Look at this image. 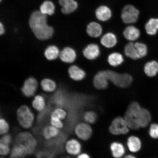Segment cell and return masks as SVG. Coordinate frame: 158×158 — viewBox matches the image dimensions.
Here are the masks:
<instances>
[{"label":"cell","instance_id":"1","mask_svg":"<svg viewBox=\"0 0 158 158\" xmlns=\"http://www.w3.org/2000/svg\"><path fill=\"white\" fill-rule=\"evenodd\" d=\"M28 24L33 34L39 40H48L54 35V27L48 24L47 15L39 10L35 11L31 14Z\"/></svg>","mask_w":158,"mask_h":158},{"label":"cell","instance_id":"2","mask_svg":"<svg viewBox=\"0 0 158 158\" xmlns=\"http://www.w3.org/2000/svg\"><path fill=\"white\" fill-rule=\"evenodd\" d=\"M106 71L109 80L118 87L127 88L133 82V77L128 73H118L109 70Z\"/></svg>","mask_w":158,"mask_h":158},{"label":"cell","instance_id":"3","mask_svg":"<svg viewBox=\"0 0 158 158\" xmlns=\"http://www.w3.org/2000/svg\"><path fill=\"white\" fill-rule=\"evenodd\" d=\"M141 108L139 103L136 102H131L128 106L124 118L130 129L138 130L140 128L138 123L137 115Z\"/></svg>","mask_w":158,"mask_h":158},{"label":"cell","instance_id":"4","mask_svg":"<svg viewBox=\"0 0 158 158\" xmlns=\"http://www.w3.org/2000/svg\"><path fill=\"white\" fill-rule=\"evenodd\" d=\"M18 120L23 128H30L34 122V115L30 109L26 105L19 107L17 111Z\"/></svg>","mask_w":158,"mask_h":158},{"label":"cell","instance_id":"5","mask_svg":"<svg viewBox=\"0 0 158 158\" xmlns=\"http://www.w3.org/2000/svg\"><path fill=\"white\" fill-rule=\"evenodd\" d=\"M129 129L124 118L120 116L114 118L109 128L110 134L115 135L127 134Z\"/></svg>","mask_w":158,"mask_h":158},{"label":"cell","instance_id":"6","mask_svg":"<svg viewBox=\"0 0 158 158\" xmlns=\"http://www.w3.org/2000/svg\"><path fill=\"white\" fill-rule=\"evenodd\" d=\"M17 144H22L26 148L28 155L34 152L37 145V142L32 135L28 132H23L18 135Z\"/></svg>","mask_w":158,"mask_h":158},{"label":"cell","instance_id":"7","mask_svg":"<svg viewBox=\"0 0 158 158\" xmlns=\"http://www.w3.org/2000/svg\"><path fill=\"white\" fill-rule=\"evenodd\" d=\"M39 85L38 81L33 77H30L25 80L21 92L23 95L27 98L33 97L36 94Z\"/></svg>","mask_w":158,"mask_h":158},{"label":"cell","instance_id":"8","mask_svg":"<svg viewBox=\"0 0 158 158\" xmlns=\"http://www.w3.org/2000/svg\"><path fill=\"white\" fill-rule=\"evenodd\" d=\"M139 14L138 10L134 6L128 5L125 6L122 10L121 19L126 24H132L138 21Z\"/></svg>","mask_w":158,"mask_h":158},{"label":"cell","instance_id":"9","mask_svg":"<svg viewBox=\"0 0 158 158\" xmlns=\"http://www.w3.org/2000/svg\"><path fill=\"white\" fill-rule=\"evenodd\" d=\"M109 82L106 70L99 71L97 73L94 75L93 82L95 88L102 90L108 87Z\"/></svg>","mask_w":158,"mask_h":158},{"label":"cell","instance_id":"10","mask_svg":"<svg viewBox=\"0 0 158 158\" xmlns=\"http://www.w3.org/2000/svg\"><path fill=\"white\" fill-rule=\"evenodd\" d=\"M82 53L85 58L88 60H94L100 56V49L97 44L90 43L84 47Z\"/></svg>","mask_w":158,"mask_h":158},{"label":"cell","instance_id":"11","mask_svg":"<svg viewBox=\"0 0 158 158\" xmlns=\"http://www.w3.org/2000/svg\"><path fill=\"white\" fill-rule=\"evenodd\" d=\"M75 133L81 139L87 141L91 137L93 130L89 124L81 123L78 124L75 127Z\"/></svg>","mask_w":158,"mask_h":158},{"label":"cell","instance_id":"12","mask_svg":"<svg viewBox=\"0 0 158 158\" xmlns=\"http://www.w3.org/2000/svg\"><path fill=\"white\" fill-rule=\"evenodd\" d=\"M77 56V54L74 49L66 47L60 51L59 58L63 62L72 64L76 60Z\"/></svg>","mask_w":158,"mask_h":158},{"label":"cell","instance_id":"13","mask_svg":"<svg viewBox=\"0 0 158 158\" xmlns=\"http://www.w3.org/2000/svg\"><path fill=\"white\" fill-rule=\"evenodd\" d=\"M68 72L70 78L76 81L83 80L86 76L84 69L76 64H72L69 68Z\"/></svg>","mask_w":158,"mask_h":158},{"label":"cell","instance_id":"14","mask_svg":"<svg viewBox=\"0 0 158 158\" xmlns=\"http://www.w3.org/2000/svg\"><path fill=\"white\" fill-rule=\"evenodd\" d=\"M152 120L151 113L147 109L141 108L138 112L137 121L140 128H145L149 125Z\"/></svg>","mask_w":158,"mask_h":158},{"label":"cell","instance_id":"15","mask_svg":"<svg viewBox=\"0 0 158 158\" xmlns=\"http://www.w3.org/2000/svg\"><path fill=\"white\" fill-rule=\"evenodd\" d=\"M59 5L62 7L61 11L65 15H69L77 9L78 4L75 0H59Z\"/></svg>","mask_w":158,"mask_h":158},{"label":"cell","instance_id":"16","mask_svg":"<svg viewBox=\"0 0 158 158\" xmlns=\"http://www.w3.org/2000/svg\"><path fill=\"white\" fill-rule=\"evenodd\" d=\"M123 35L124 38L129 42H134L139 38L141 32L137 27L130 25L124 29Z\"/></svg>","mask_w":158,"mask_h":158},{"label":"cell","instance_id":"17","mask_svg":"<svg viewBox=\"0 0 158 158\" xmlns=\"http://www.w3.org/2000/svg\"><path fill=\"white\" fill-rule=\"evenodd\" d=\"M100 41L101 44L105 48H112L117 44L118 39L114 33L108 32L102 37Z\"/></svg>","mask_w":158,"mask_h":158},{"label":"cell","instance_id":"18","mask_svg":"<svg viewBox=\"0 0 158 158\" xmlns=\"http://www.w3.org/2000/svg\"><path fill=\"white\" fill-rule=\"evenodd\" d=\"M86 32L89 36L92 38H98L102 34V28L99 23L92 22L89 23L87 26Z\"/></svg>","mask_w":158,"mask_h":158},{"label":"cell","instance_id":"19","mask_svg":"<svg viewBox=\"0 0 158 158\" xmlns=\"http://www.w3.org/2000/svg\"><path fill=\"white\" fill-rule=\"evenodd\" d=\"M65 148L67 152L72 155H79L82 149V146L80 142L74 139L67 142Z\"/></svg>","mask_w":158,"mask_h":158},{"label":"cell","instance_id":"20","mask_svg":"<svg viewBox=\"0 0 158 158\" xmlns=\"http://www.w3.org/2000/svg\"><path fill=\"white\" fill-rule=\"evenodd\" d=\"M95 14L97 18L102 22L108 21L112 17L111 10L105 6H102L98 7L96 10Z\"/></svg>","mask_w":158,"mask_h":158},{"label":"cell","instance_id":"21","mask_svg":"<svg viewBox=\"0 0 158 158\" xmlns=\"http://www.w3.org/2000/svg\"><path fill=\"white\" fill-rule=\"evenodd\" d=\"M127 144L128 149L133 153L139 152L142 147L141 139L139 137L135 135L130 136L128 138Z\"/></svg>","mask_w":158,"mask_h":158},{"label":"cell","instance_id":"22","mask_svg":"<svg viewBox=\"0 0 158 158\" xmlns=\"http://www.w3.org/2000/svg\"><path fill=\"white\" fill-rule=\"evenodd\" d=\"M110 149L112 156L114 158H121L125 153V148L123 144L114 142L110 144Z\"/></svg>","mask_w":158,"mask_h":158},{"label":"cell","instance_id":"23","mask_svg":"<svg viewBox=\"0 0 158 158\" xmlns=\"http://www.w3.org/2000/svg\"><path fill=\"white\" fill-rule=\"evenodd\" d=\"M28 153L26 148L20 144H16L14 146L11 152L10 158H23Z\"/></svg>","mask_w":158,"mask_h":158},{"label":"cell","instance_id":"24","mask_svg":"<svg viewBox=\"0 0 158 158\" xmlns=\"http://www.w3.org/2000/svg\"><path fill=\"white\" fill-rule=\"evenodd\" d=\"M124 57L121 54L118 52L111 53L108 55L107 62L109 64L113 67L120 66L123 63Z\"/></svg>","mask_w":158,"mask_h":158},{"label":"cell","instance_id":"25","mask_svg":"<svg viewBox=\"0 0 158 158\" xmlns=\"http://www.w3.org/2000/svg\"><path fill=\"white\" fill-rule=\"evenodd\" d=\"M144 72L150 77L155 76L158 73V63L153 60L146 63L144 66Z\"/></svg>","mask_w":158,"mask_h":158},{"label":"cell","instance_id":"26","mask_svg":"<svg viewBox=\"0 0 158 158\" xmlns=\"http://www.w3.org/2000/svg\"><path fill=\"white\" fill-rule=\"evenodd\" d=\"M40 86L43 91L49 93L55 92L57 88L56 83L54 81L49 78H45L41 80Z\"/></svg>","mask_w":158,"mask_h":158},{"label":"cell","instance_id":"27","mask_svg":"<svg viewBox=\"0 0 158 158\" xmlns=\"http://www.w3.org/2000/svg\"><path fill=\"white\" fill-rule=\"evenodd\" d=\"M60 51L56 45H50L45 49L44 55L45 58L49 60H54L58 58Z\"/></svg>","mask_w":158,"mask_h":158},{"label":"cell","instance_id":"28","mask_svg":"<svg viewBox=\"0 0 158 158\" xmlns=\"http://www.w3.org/2000/svg\"><path fill=\"white\" fill-rule=\"evenodd\" d=\"M124 52L126 56L132 60H137L139 59L134 42H129L125 45Z\"/></svg>","mask_w":158,"mask_h":158},{"label":"cell","instance_id":"29","mask_svg":"<svg viewBox=\"0 0 158 158\" xmlns=\"http://www.w3.org/2000/svg\"><path fill=\"white\" fill-rule=\"evenodd\" d=\"M55 7L52 1L46 0L41 4L39 11L43 14L46 15H52L54 14Z\"/></svg>","mask_w":158,"mask_h":158},{"label":"cell","instance_id":"30","mask_svg":"<svg viewBox=\"0 0 158 158\" xmlns=\"http://www.w3.org/2000/svg\"><path fill=\"white\" fill-rule=\"evenodd\" d=\"M146 32L148 35H155L158 30V18H151L149 20L145 25Z\"/></svg>","mask_w":158,"mask_h":158},{"label":"cell","instance_id":"31","mask_svg":"<svg viewBox=\"0 0 158 158\" xmlns=\"http://www.w3.org/2000/svg\"><path fill=\"white\" fill-rule=\"evenodd\" d=\"M32 105L33 107L37 111H42L45 107L44 97L41 94L35 95L33 98Z\"/></svg>","mask_w":158,"mask_h":158},{"label":"cell","instance_id":"32","mask_svg":"<svg viewBox=\"0 0 158 158\" xmlns=\"http://www.w3.org/2000/svg\"><path fill=\"white\" fill-rule=\"evenodd\" d=\"M134 44L139 59L143 58L147 56L148 52L147 45L143 43L139 42L134 43Z\"/></svg>","mask_w":158,"mask_h":158},{"label":"cell","instance_id":"33","mask_svg":"<svg viewBox=\"0 0 158 158\" xmlns=\"http://www.w3.org/2000/svg\"><path fill=\"white\" fill-rule=\"evenodd\" d=\"M83 118L87 123L92 124L95 123L97 120L98 116L95 112L90 110L85 113Z\"/></svg>","mask_w":158,"mask_h":158},{"label":"cell","instance_id":"34","mask_svg":"<svg viewBox=\"0 0 158 158\" xmlns=\"http://www.w3.org/2000/svg\"><path fill=\"white\" fill-rule=\"evenodd\" d=\"M149 135L153 139L158 138V124L153 123L150 125L149 130Z\"/></svg>","mask_w":158,"mask_h":158},{"label":"cell","instance_id":"35","mask_svg":"<svg viewBox=\"0 0 158 158\" xmlns=\"http://www.w3.org/2000/svg\"><path fill=\"white\" fill-rule=\"evenodd\" d=\"M50 123L51 125L61 129L64 127V124L60 118L56 116L51 115Z\"/></svg>","mask_w":158,"mask_h":158},{"label":"cell","instance_id":"36","mask_svg":"<svg viewBox=\"0 0 158 158\" xmlns=\"http://www.w3.org/2000/svg\"><path fill=\"white\" fill-rule=\"evenodd\" d=\"M67 115V112L64 110L60 108L55 109L51 114V115L56 116L61 120L64 119L66 117Z\"/></svg>","mask_w":158,"mask_h":158},{"label":"cell","instance_id":"37","mask_svg":"<svg viewBox=\"0 0 158 158\" xmlns=\"http://www.w3.org/2000/svg\"><path fill=\"white\" fill-rule=\"evenodd\" d=\"M9 130V124L4 118L0 120V134H5L8 133Z\"/></svg>","mask_w":158,"mask_h":158},{"label":"cell","instance_id":"38","mask_svg":"<svg viewBox=\"0 0 158 158\" xmlns=\"http://www.w3.org/2000/svg\"><path fill=\"white\" fill-rule=\"evenodd\" d=\"M9 145L0 143V154L1 155H7L10 152Z\"/></svg>","mask_w":158,"mask_h":158},{"label":"cell","instance_id":"39","mask_svg":"<svg viewBox=\"0 0 158 158\" xmlns=\"http://www.w3.org/2000/svg\"><path fill=\"white\" fill-rule=\"evenodd\" d=\"M11 141V136L9 134H5L1 138L0 140V143L5 144V145H9Z\"/></svg>","mask_w":158,"mask_h":158},{"label":"cell","instance_id":"40","mask_svg":"<svg viewBox=\"0 0 158 158\" xmlns=\"http://www.w3.org/2000/svg\"><path fill=\"white\" fill-rule=\"evenodd\" d=\"M49 130L51 138L56 137L59 135V130L58 128L52 126H49Z\"/></svg>","mask_w":158,"mask_h":158},{"label":"cell","instance_id":"41","mask_svg":"<svg viewBox=\"0 0 158 158\" xmlns=\"http://www.w3.org/2000/svg\"><path fill=\"white\" fill-rule=\"evenodd\" d=\"M43 134L45 139L49 140L52 138L50 135L49 126H47L44 128L43 130Z\"/></svg>","mask_w":158,"mask_h":158},{"label":"cell","instance_id":"42","mask_svg":"<svg viewBox=\"0 0 158 158\" xmlns=\"http://www.w3.org/2000/svg\"><path fill=\"white\" fill-rule=\"evenodd\" d=\"M6 32L5 27L3 23H0V35H2L5 34Z\"/></svg>","mask_w":158,"mask_h":158},{"label":"cell","instance_id":"43","mask_svg":"<svg viewBox=\"0 0 158 158\" xmlns=\"http://www.w3.org/2000/svg\"><path fill=\"white\" fill-rule=\"evenodd\" d=\"M77 158H91L89 155L86 153H83L79 155Z\"/></svg>","mask_w":158,"mask_h":158},{"label":"cell","instance_id":"44","mask_svg":"<svg viewBox=\"0 0 158 158\" xmlns=\"http://www.w3.org/2000/svg\"><path fill=\"white\" fill-rule=\"evenodd\" d=\"M124 158H137L135 156H134L131 155H128L127 156H125V157H124Z\"/></svg>","mask_w":158,"mask_h":158},{"label":"cell","instance_id":"45","mask_svg":"<svg viewBox=\"0 0 158 158\" xmlns=\"http://www.w3.org/2000/svg\"><path fill=\"white\" fill-rule=\"evenodd\" d=\"M0 1H1H1H2V0H0Z\"/></svg>","mask_w":158,"mask_h":158}]
</instances>
